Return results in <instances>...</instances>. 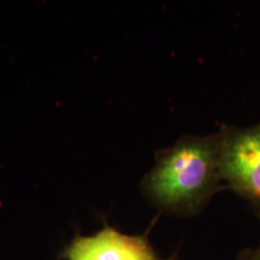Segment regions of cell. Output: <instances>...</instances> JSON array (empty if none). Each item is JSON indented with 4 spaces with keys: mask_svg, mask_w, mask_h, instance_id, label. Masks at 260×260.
Returning a JSON list of instances; mask_svg holds the SVG:
<instances>
[{
    "mask_svg": "<svg viewBox=\"0 0 260 260\" xmlns=\"http://www.w3.org/2000/svg\"><path fill=\"white\" fill-rule=\"evenodd\" d=\"M223 188L218 133L186 135L158 151L141 182L142 193L155 207L181 217L201 212Z\"/></svg>",
    "mask_w": 260,
    "mask_h": 260,
    "instance_id": "obj_1",
    "label": "cell"
},
{
    "mask_svg": "<svg viewBox=\"0 0 260 260\" xmlns=\"http://www.w3.org/2000/svg\"><path fill=\"white\" fill-rule=\"evenodd\" d=\"M217 133L224 187L247 201L260 218V122L247 126L223 124Z\"/></svg>",
    "mask_w": 260,
    "mask_h": 260,
    "instance_id": "obj_2",
    "label": "cell"
},
{
    "mask_svg": "<svg viewBox=\"0 0 260 260\" xmlns=\"http://www.w3.org/2000/svg\"><path fill=\"white\" fill-rule=\"evenodd\" d=\"M67 260H167L146 236L126 235L111 226L90 236H77L64 252Z\"/></svg>",
    "mask_w": 260,
    "mask_h": 260,
    "instance_id": "obj_3",
    "label": "cell"
},
{
    "mask_svg": "<svg viewBox=\"0 0 260 260\" xmlns=\"http://www.w3.org/2000/svg\"><path fill=\"white\" fill-rule=\"evenodd\" d=\"M237 260H260V243L255 248H246L240 253Z\"/></svg>",
    "mask_w": 260,
    "mask_h": 260,
    "instance_id": "obj_4",
    "label": "cell"
}]
</instances>
